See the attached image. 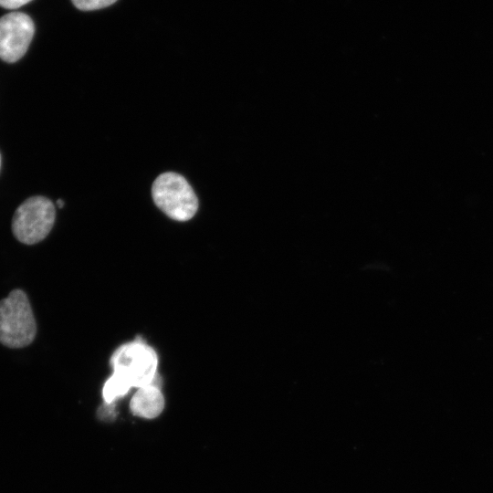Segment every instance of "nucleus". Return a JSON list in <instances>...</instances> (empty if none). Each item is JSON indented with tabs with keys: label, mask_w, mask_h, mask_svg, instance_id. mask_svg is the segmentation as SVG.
Returning a JSON list of instances; mask_svg holds the SVG:
<instances>
[{
	"label": "nucleus",
	"mask_w": 493,
	"mask_h": 493,
	"mask_svg": "<svg viewBox=\"0 0 493 493\" xmlns=\"http://www.w3.org/2000/svg\"><path fill=\"white\" fill-rule=\"evenodd\" d=\"M32 0H0V6L5 9H16Z\"/></svg>",
	"instance_id": "8"
},
{
	"label": "nucleus",
	"mask_w": 493,
	"mask_h": 493,
	"mask_svg": "<svg viewBox=\"0 0 493 493\" xmlns=\"http://www.w3.org/2000/svg\"><path fill=\"white\" fill-rule=\"evenodd\" d=\"M163 408L164 397L161 391L160 382L138 388L130 402L131 413L147 419L157 417Z\"/></svg>",
	"instance_id": "6"
},
{
	"label": "nucleus",
	"mask_w": 493,
	"mask_h": 493,
	"mask_svg": "<svg viewBox=\"0 0 493 493\" xmlns=\"http://www.w3.org/2000/svg\"><path fill=\"white\" fill-rule=\"evenodd\" d=\"M152 194L157 207L176 221H188L198 209V200L186 179L179 173L160 174L152 184Z\"/></svg>",
	"instance_id": "3"
},
{
	"label": "nucleus",
	"mask_w": 493,
	"mask_h": 493,
	"mask_svg": "<svg viewBox=\"0 0 493 493\" xmlns=\"http://www.w3.org/2000/svg\"><path fill=\"white\" fill-rule=\"evenodd\" d=\"M73 5L80 9L85 11L96 10L107 7L117 0H71Z\"/></svg>",
	"instance_id": "7"
},
{
	"label": "nucleus",
	"mask_w": 493,
	"mask_h": 493,
	"mask_svg": "<svg viewBox=\"0 0 493 493\" xmlns=\"http://www.w3.org/2000/svg\"><path fill=\"white\" fill-rule=\"evenodd\" d=\"M0 167H1V155H0Z\"/></svg>",
	"instance_id": "10"
},
{
	"label": "nucleus",
	"mask_w": 493,
	"mask_h": 493,
	"mask_svg": "<svg viewBox=\"0 0 493 493\" xmlns=\"http://www.w3.org/2000/svg\"><path fill=\"white\" fill-rule=\"evenodd\" d=\"M113 373L105 382L104 401L112 403L132 388H142L160 382L156 351L141 341L119 347L110 358Z\"/></svg>",
	"instance_id": "1"
},
{
	"label": "nucleus",
	"mask_w": 493,
	"mask_h": 493,
	"mask_svg": "<svg viewBox=\"0 0 493 493\" xmlns=\"http://www.w3.org/2000/svg\"><path fill=\"white\" fill-rule=\"evenodd\" d=\"M55 217V206L49 199L32 196L16 208L12 218V232L23 244H37L49 234Z\"/></svg>",
	"instance_id": "4"
},
{
	"label": "nucleus",
	"mask_w": 493,
	"mask_h": 493,
	"mask_svg": "<svg viewBox=\"0 0 493 493\" xmlns=\"http://www.w3.org/2000/svg\"><path fill=\"white\" fill-rule=\"evenodd\" d=\"M37 334V323L27 295L13 289L0 300V342L13 349L29 345Z\"/></svg>",
	"instance_id": "2"
},
{
	"label": "nucleus",
	"mask_w": 493,
	"mask_h": 493,
	"mask_svg": "<svg viewBox=\"0 0 493 493\" xmlns=\"http://www.w3.org/2000/svg\"><path fill=\"white\" fill-rule=\"evenodd\" d=\"M35 33L31 17L10 12L0 17V58L8 63L19 60L27 51Z\"/></svg>",
	"instance_id": "5"
},
{
	"label": "nucleus",
	"mask_w": 493,
	"mask_h": 493,
	"mask_svg": "<svg viewBox=\"0 0 493 493\" xmlns=\"http://www.w3.org/2000/svg\"><path fill=\"white\" fill-rule=\"evenodd\" d=\"M57 204H58V207H60V208H62L64 206V201L61 200V199H58L57 201Z\"/></svg>",
	"instance_id": "9"
}]
</instances>
